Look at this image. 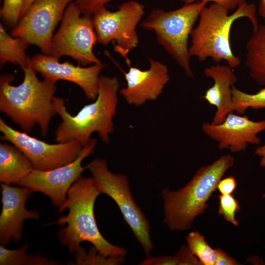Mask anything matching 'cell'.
<instances>
[{"instance_id": "6da1fadb", "label": "cell", "mask_w": 265, "mask_h": 265, "mask_svg": "<svg viewBox=\"0 0 265 265\" xmlns=\"http://www.w3.org/2000/svg\"><path fill=\"white\" fill-rule=\"evenodd\" d=\"M23 70L24 80L17 86L11 84L12 75L0 76V111L26 132L38 125L41 134L45 136L52 118L57 114L53 102L55 82L40 80L31 60Z\"/></svg>"}, {"instance_id": "7a4b0ae2", "label": "cell", "mask_w": 265, "mask_h": 265, "mask_svg": "<svg viewBox=\"0 0 265 265\" xmlns=\"http://www.w3.org/2000/svg\"><path fill=\"white\" fill-rule=\"evenodd\" d=\"M100 194L92 177H80L70 188L65 203L58 208V212L68 209V214L51 224H67L59 230L58 236L70 253L77 252L81 247L80 243L87 241L106 257H125L127 250L108 241L98 228L94 206Z\"/></svg>"}, {"instance_id": "3957f363", "label": "cell", "mask_w": 265, "mask_h": 265, "mask_svg": "<svg viewBox=\"0 0 265 265\" xmlns=\"http://www.w3.org/2000/svg\"><path fill=\"white\" fill-rule=\"evenodd\" d=\"M119 87L117 77L101 76L96 99L83 106L75 115L67 111L63 98L54 97V106L62 120L55 132V140L78 141L83 145L97 132L102 141L108 144L114 130L113 119L118 103Z\"/></svg>"}, {"instance_id": "277c9868", "label": "cell", "mask_w": 265, "mask_h": 265, "mask_svg": "<svg viewBox=\"0 0 265 265\" xmlns=\"http://www.w3.org/2000/svg\"><path fill=\"white\" fill-rule=\"evenodd\" d=\"M221 5L212 3L202 10L199 22L191 32V44L189 46L190 56L199 61L211 58L219 63L225 60L232 68L241 64L240 59L235 55L230 43V32L234 23L238 19L247 18L251 23L253 30L258 26L257 7L247 2L237 8L231 14Z\"/></svg>"}, {"instance_id": "5b68a950", "label": "cell", "mask_w": 265, "mask_h": 265, "mask_svg": "<svg viewBox=\"0 0 265 265\" xmlns=\"http://www.w3.org/2000/svg\"><path fill=\"white\" fill-rule=\"evenodd\" d=\"M235 163L231 155L221 156L198 169L192 179L177 191L163 188V221L172 231L189 229L195 218L208 208V201L226 172Z\"/></svg>"}, {"instance_id": "8992f818", "label": "cell", "mask_w": 265, "mask_h": 265, "mask_svg": "<svg viewBox=\"0 0 265 265\" xmlns=\"http://www.w3.org/2000/svg\"><path fill=\"white\" fill-rule=\"evenodd\" d=\"M207 3L198 1L185 4L178 9L169 11L154 9L140 24L144 29L154 32L158 42L190 78L194 76L190 67L188 40L202 10Z\"/></svg>"}, {"instance_id": "52a82bcc", "label": "cell", "mask_w": 265, "mask_h": 265, "mask_svg": "<svg viewBox=\"0 0 265 265\" xmlns=\"http://www.w3.org/2000/svg\"><path fill=\"white\" fill-rule=\"evenodd\" d=\"M100 194L110 197L147 256L154 248L151 227L140 208L135 203L126 175L111 172L104 159H95L86 166Z\"/></svg>"}, {"instance_id": "ba28073f", "label": "cell", "mask_w": 265, "mask_h": 265, "mask_svg": "<svg viewBox=\"0 0 265 265\" xmlns=\"http://www.w3.org/2000/svg\"><path fill=\"white\" fill-rule=\"evenodd\" d=\"M81 14L75 2H70L60 26L53 36L49 55L59 59L67 55L82 66L93 64L104 68V64L93 52L98 40L92 16Z\"/></svg>"}, {"instance_id": "9c48e42d", "label": "cell", "mask_w": 265, "mask_h": 265, "mask_svg": "<svg viewBox=\"0 0 265 265\" xmlns=\"http://www.w3.org/2000/svg\"><path fill=\"white\" fill-rule=\"evenodd\" d=\"M115 11L104 7L92 17L98 42L106 46L112 42L115 52L130 64L128 54L139 43L136 31L138 24L145 14V6L130 0L118 6Z\"/></svg>"}, {"instance_id": "30bf717a", "label": "cell", "mask_w": 265, "mask_h": 265, "mask_svg": "<svg viewBox=\"0 0 265 265\" xmlns=\"http://www.w3.org/2000/svg\"><path fill=\"white\" fill-rule=\"evenodd\" d=\"M1 139L19 149L31 162L33 169H53L74 160L83 144L78 141L50 144L16 130L0 118Z\"/></svg>"}, {"instance_id": "8fae6325", "label": "cell", "mask_w": 265, "mask_h": 265, "mask_svg": "<svg viewBox=\"0 0 265 265\" xmlns=\"http://www.w3.org/2000/svg\"><path fill=\"white\" fill-rule=\"evenodd\" d=\"M73 0H35L13 28L11 34L50 55L53 32Z\"/></svg>"}, {"instance_id": "7c38bea8", "label": "cell", "mask_w": 265, "mask_h": 265, "mask_svg": "<svg viewBox=\"0 0 265 265\" xmlns=\"http://www.w3.org/2000/svg\"><path fill=\"white\" fill-rule=\"evenodd\" d=\"M97 141L91 138L85 142L73 161L62 166L45 171L33 169L19 186L28 188L32 192H41L51 200L53 205L60 208L66 201L68 192L86 167L83 160L94 151Z\"/></svg>"}, {"instance_id": "4fadbf2b", "label": "cell", "mask_w": 265, "mask_h": 265, "mask_svg": "<svg viewBox=\"0 0 265 265\" xmlns=\"http://www.w3.org/2000/svg\"><path fill=\"white\" fill-rule=\"evenodd\" d=\"M59 59L45 54H37L31 58V65L44 79L56 82L59 80L74 83L83 90L86 97L94 101L99 91L100 74L104 68L93 64L84 67L68 62L60 63Z\"/></svg>"}, {"instance_id": "5bb4252c", "label": "cell", "mask_w": 265, "mask_h": 265, "mask_svg": "<svg viewBox=\"0 0 265 265\" xmlns=\"http://www.w3.org/2000/svg\"><path fill=\"white\" fill-rule=\"evenodd\" d=\"M202 129L205 134L217 142L219 149L238 153L245 150L248 144L261 143L258 134L265 131V120L254 121L247 116L231 112L221 124L204 122Z\"/></svg>"}, {"instance_id": "9a60e30c", "label": "cell", "mask_w": 265, "mask_h": 265, "mask_svg": "<svg viewBox=\"0 0 265 265\" xmlns=\"http://www.w3.org/2000/svg\"><path fill=\"white\" fill-rule=\"evenodd\" d=\"M148 60V70H142L130 64L129 71L124 72L127 86L119 92L129 105L139 106L148 101L156 100L170 80L165 64L152 58Z\"/></svg>"}, {"instance_id": "2e32d148", "label": "cell", "mask_w": 265, "mask_h": 265, "mask_svg": "<svg viewBox=\"0 0 265 265\" xmlns=\"http://www.w3.org/2000/svg\"><path fill=\"white\" fill-rule=\"evenodd\" d=\"M2 209L0 215V243L5 246L11 239L22 238L24 222L27 219L38 220L36 211H28L26 203L32 192L28 188L13 187L1 184Z\"/></svg>"}, {"instance_id": "e0dca14e", "label": "cell", "mask_w": 265, "mask_h": 265, "mask_svg": "<svg viewBox=\"0 0 265 265\" xmlns=\"http://www.w3.org/2000/svg\"><path fill=\"white\" fill-rule=\"evenodd\" d=\"M204 73L212 78L214 83L206 90L203 98L216 108L212 124H219L229 113L234 112L232 89L238 81L237 77L233 68L228 65H212L206 68Z\"/></svg>"}, {"instance_id": "ac0fdd59", "label": "cell", "mask_w": 265, "mask_h": 265, "mask_svg": "<svg viewBox=\"0 0 265 265\" xmlns=\"http://www.w3.org/2000/svg\"><path fill=\"white\" fill-rule=\"evenodd\" d=\"M33 170L31 162L12 143L0 144V181L18 185Z\"/></svg>"}, {"instance_id": "d6986e66", "label": "cell", "mask_w": 265, "mask_h": 265, "mask_svg": "<svg viewBox=\"0 0 265 265\" xmlns=\"http://www.w3.org/2000/svg\"><path fill=\"white\" fill-rule=\"evenodd\" d=\"M245 66L250 77L259 85H265V25H259L245 45Z\"/></svg>"}, {"instance_id": "ffe728a7", "label": "cell", "mask_w": 265, "mask_h": 265, "mask_svg": "<svg viewBox=\"0 0 265 265\" xmlns=\"http://www.w3.org/2000/svg\"><path fill=\"white\" fill-rule=\"evenodd\" d=\"M29 44L19 37L13 38L0 24V62L3 65L10 62L19 66L22 69L31 60L26 53Z\"/></svg>"}, {"instance_id": "44dd1931", "label": "cell", "mask_w": 265, "mask_h": 265, "mask_svg": "<svg viewBox=\"0 0 265 265\" xmlns=\"http://www.w3.org/2000/svg\"><path fill=\"white\" fill-rule=\"evenodd\" d=\"M29 244H26L17 249H9L0 245V265H55L54 261L39 255H30L27 253Z\"/></svg>"}, {"instance_id": "7402d4cb", "label": "cell", "mask_w": 265, "mask_h": 265, "mask_svg": "<svg viewBox=\"0 0 265 265\" xmlns=\"http://www.w3.org/2000/svg\"><path fill=\"white\" fill-rule=\"evenodd\" d=\"M233 109L240 114L249 108L254 109L265 108V88L254 94L242 91L235 86L232 87Z\"/></svg>"}, {"instance_id": "603a6c76", "label": "cell", "mask_w": 265, "mask_h": 265, "mask_svg": "<svg viewBox=\"0 0 265 265\" xmlns=\"http://www.w3.org/2000/svg\"><path fill=\"white\" fill-rule=\"evenodd\" d=\"M187 246L198 259L202 265H215L216 254L198 231L189 233L186 237Z\"/></svg>"}, {"instance_id": "cb8c5ba5", "label": "cell", "mask_w": 265, "mask_h": 265, "mask_svg": "<svg viewBox=\"0 0 265 265\" xmlns=\"http://www.w3.org/2000/svg\"><path fill=\"white\" fill-rule=\"evenodd\" d=\"M74 255L75 262L73 265H119L123 264L125 259V257H106L100 254L94 246L88 252L80 247L74 253Z\"/></svg>"}, {"instance_id": "d4e9b609", "label": "cell", "mask_w": 265, "mask_h": 265, "mask_svg": "<svg viewBox=\"0 0 265 265\" xmlns=\"http://www.w3.org/2000/svg\"><path fill=\"white\" fill-rule=\"evenodd\" d=\"M218 198L219 200V214L222 215L227 221L238 226L239 222L236 218V215L240 209L238 201L232 194H221L219 195Z\"/></svg>"}, {"instance_id": "484cf974", "label": "cell", "mask_w": 265, "mask_h": 265, "mask_svg": "<svg viewBox=\"0 0 265 265\" xmlns=\"http://www.w3.org/2000/svg\"><path fill=\"white\" fill-rule=\"evenodd\" d=\"M24 0H4L0 10V15L7 24L14 26L20 17Z\"/></svg>"}, {"instance_id": "4316f807", "label": "cell", "mask_w": 265, "mask_h": 265, "mask_svg": "<svg viewBox=\"0 0 265 265\" xmlns=\"http://www.w3.org/2000/svg\"><path fill=\"white\" fill-rule=\"evenodd\" d=\"M111 0H75L74 2L82 14L92 16Z\"/></svg>"}, {"instance_id": "83f0119b", "label": "cell", "mask_w": 265, "mask_h": 265, "mask_svg": "<svg viewBox=\"0 0 265 265\" xmlns=\"http://www.w3.org/2000/svg\"><path fill=\"white\" fill-rule=\"evenodd\" d=\"M175 255L178 260V265H202L187 246H182Z\"/></svg>"}, {"instance_id": "f1b7e54d", "label": "cell", "mask_w": 265, "mask_h": 265, "mask_svg": "<svg viewBox=\"0 0 265 265\" xmlns=\"http://www.w3.org/2000/svg\"><path fill=\"white\" fill-rule=\"evenodd\" d=\"M140 265H178V261L176 256H159L150 257L143 260Z\"/></svg>"}, {"instance_id": "f546056e", "label": "cell", "mask_w": 265, "mask_h": 265, "mask_svg": "<svg viewBox=\"0 0 265 265\" xmlns=\"http://www.w3.org/2000/svg\"><path fill=\"white\" fill-rule=\"evenodd\" d=\"M248 0H181L185 4L191 3L198 1H205L207 2L217 3L225 7L229 11L237 8L246 3Z\"/></svg>"}, {"instance_id": "4dcf8cb0", "label": "cell", "mask_w": 265, "mask_h": 265, "mask_svg": "<svg viewBox=\"0 0 265 265\" xmlns=\"http://www.w3.org/2000/svg\"><path fill=\"white\" fill-rule=\"evenodd\" d=\"M237 186L236 179L233 176H229L219 182L217 189L221 194H231L235 190Z\"/></svg>"}, {"instance_id": "1f68e13d", "label": "cell", "mask_w": 265, "mask_h": 265, "mask_svg": "<svg viewBox=\"0 0 265 265\" xmlns=\"http://www.w3.org/2000/svg\"><path fill=\"white\" fill-rule=\"evenodd\" d=\"M216 259L215 265H241L235 258L230 256L222 249H215Z\"/></svg>"}, {"instance_id": "d6a6232c", "label": "cell", "mask_w": 265, "mask_h": 265, "mask_svg": "<svg viewBox=\"0 0 265 265\" xmlns=\"http://www.w3.org/2000/svg\"><path fill=\"white\" fill-rule=\"evenodd\" d=\"M255 154L260 157V166L265 168V144L264 145L258 147L255 149Z\"/></svg>"}, {"instance_id": "836d02e7", "label": "cell", "mask_w": 265, "mask_h": 265, "mask_svg": "<svg viewBox=\"0 0 265 265\" xmlns=\"http://www.w3.org/2000/svg\"><path fill=\"white\" fill-rule=\"evenodd\" d=\"M258 13L264 20L265 25V0H260L258 6Z\"/></svg>"}, {"instance_id": "e575fe53", "label": "cell", "mask_w": 265, "mask_h": 265, "mask_svg": "<svg viewBox=\"0 0 265 265\" xmlns=\"http://www.w3.org/2000/svg\"><path fill=\"white\" fill-rule=\"evenodd\" d=\"M35 0H24L20 18L26 13L30 5Z\"/></svg>"}, {"instance_id": "d590c367", "label": "cell", "mask_w": 265, "mask_h": 265, "mask_svg": "<svg viewBox=\"0 0 265 265\" xmlns=\"http://www.w3.org/2000/svg\"><path fill=\"white\" fill-rule=\"evenodd\" d=\"M262 196H263V198H265V193L263 194Z\"/></svg>"}]
</instances>
